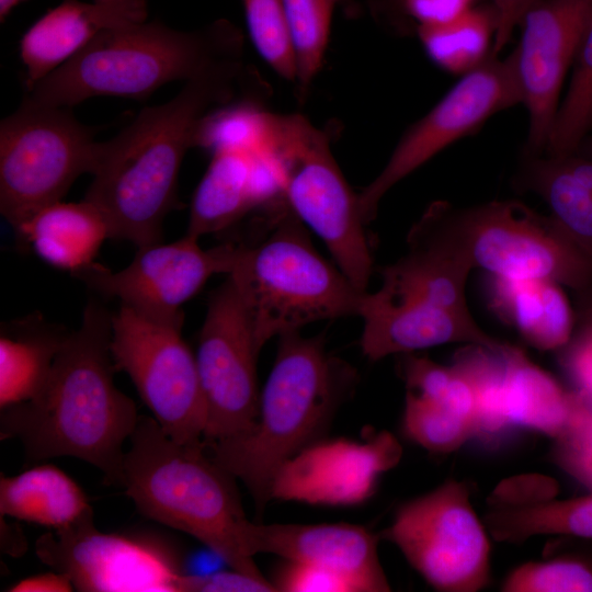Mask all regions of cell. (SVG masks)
Listing matches in <instances>:
<instances>
[{
    "label": "cell",
    "instance_id": "44",
    "mask_svg": "<svg viewBox=\"0 0 592 592\" xmlns=\"http://www.w3.org/2000/svg\"><path fill=\"white\" fill-rule=\"evenodd\" d=\"M75 589L70 578L60 571L32 576L14 583L11 592H69Z\"/></svg>",
    "mask_w": 592,
    "mask_h": 592
},
{
    "label": "cell",
    "instance_id": "33",
    "mask_svg": "<svg viewBox=\"0 0 592 592\" xmlns=\"http://www.w3.org/2000/svg\"><path fill=\"white\" fill-rule=\"evenodd\" d=\"M269 112L265 104L238 101L221 106L203 122L196 147L212 151H254L263 147Z\"/></svg>",
    "mask_w": 592,
    "mask_h": 592
},
{
    "label": "cell",
    "instance_id": "21",
    "mask_svg": "<svg viewBox=\"0 0 592 592\" xmlns=\"http://www.w3.org/2000/svg\"><path fill=\"white\" fill-rule=\"evenodd\" d=\"M146 0H64L22 36L25 91L84 48L103 31L146 21Z\"/></svg>",
    "mask_w": 592,
    "mask_h": 592
},
{
    "label": "cell",
    "instance_id": "47",
    "mask_svg": "<svg viewBox=\"0 0 592 592\" xmlns=\"http://www.w3.org/2000/svg\"><path fill=\"white\" fill-rule=\"evenodd\" d=\"M587 305L589 306H587L584 311L583 326L592 328V299L587 301Z\"/></svg>",
    "mask_w": 592,
    "mask_h": 592
},
{
    "label": "cell",
    "instance_id": "40",
    "mask_svg": "<svg viewBox=\"0 0 592 592\" xmlns=\"http://www.w3.org/2000/svg\"><path fill=\"white\" fill-rule=\"evenodd\" d=\"M178 591L185 592H273L275 585L266 579H257L243 572L219 571L203 574H182Z\"/></svg>",
    "mask_w": 592,
    "mask_h": 592
},
{
    "label": "cell",
    "instance_id": "20",
    "mask_svg": "<svg viewBox=\"0 0 592 592\" xmlns=\"http://www.w3.org/2000/svg\"><path fill=\"white\" fill-rule=\"evenodd\" d=\"M283 200L278 173L264 150L216 151L193 194L186 235L200 239L223 232Z\"/></svg>",
    "mask_w": 592,
    "mask_h": 592
},
{
    "label": "cell",
    "instance_id": "2",
    "mask_svg": "<svg viewBox=\"0 0 592 592\" xmlns=\"http://www.w3.org/2000/svg\"><path fill=\"white\" fill-rule=\"evenodd\" d=\"M112 314L90 301L68 332L49 377L33 399L1 409L0 436L22 444L29 460L75 457L122 483L124 444L140 414L114 383Z\"/></svg>",
    "mask_w": 592,
    "mask_h": 592
},
{
    "label": "cell",
    "instance_id": "36",
    "mask_svg": "<svg viewBox=\"0 0 592 592\" xmlns=\"http://www.w3.org/2000/svg\"><path fill=\"white\" fill-rule=\"evenodd\" d=\"M402 375L408 390L442 402L475 423V394L467 378L456 367L442 366L429 358L411 355L403 362Z\"/></svg>",
    "mask_w": 592,
    "mask_h": 592
},
{
    "label": "cell",
    "instance_id": "32",
    "mask_svg": "<svg viewBox=\"0 0 592 592\" xmlns=\"http://www.w3.org/2000/svg\"><path fill=\"white\" fill-rule=\"evenodd\" d=\"M592 127V22L572 64L569 87L559 103L546 146L547 156L573 155Z\"/></svg>",
    "mask_w": 592,
    "mask_h": 592
},
{
    "label": "cell",
    "instance_id": "24",
    "mask_svg": "<svg viewBox=\"0 0 592 592\" xmlns=\"http://www.w3.org/2000/svg\"><path fill=\"white\" fill-rule=\"evenodd\" d=\"M502 354V401L510 426H523L555 440L571 422L578 394L567 391L519 348L506 344Z\"/></svg>",
    "mask_w": 592,
    "mask_h": 592
},
{
    "label": "cell",
    "instance_id": "18",
    "mask_svg": "<svg viewBox=\"0 0 592 592\" xmlns=\"http://www.w3.org/2000/svg\"><path fill=\"white\" fill-rule=\"evenodd\" d=\"M249 553L319 567L348 579L356 591L385 592L390 585L377 554V536L351 524H260L248 528Z\"/></svg>",
    "mask_w": 592,
    "mask_h": 592
},
{
    "label": "cell",
    "instance_id": "5",
    "mask_svg": "<svg viewBox=\"0 0 592 592\" xmlns=\"http://www.w3.org/2000/svg\"><path fill=\"white\" fill-rule=\"evenodd\" d=\"M129 443L121 486L137 510L195 537L231 569L264 580L248 550L251 521L235 477L210 457L203 441L179 443L153 418L140 414Z\"/></svg>",
    "mask_w": 592,
    "mask_h": 592
},
{
    "label": "cell",
    "instance_id": "43",
    "mask_svg": "<svg viewBox=\"0 0 592 592\" xmlns=\"http://www.w3.org/2000/svg\"><path fill=\"white\" fill-rule=\"evenodd\" d=\"M539 0H492L496 34L491 55L497 56L511 39L526 11Z\"/></svg>",
    "mask_w": 592,
    "mask_h": 592
},
{
    "label": "cell",
    "instance_id": "38",
    "mask_svg": "<svg viewBox=\"0 0 592 592\" xmlns=\"http://www.w3.org/2000/svg\"><path fill=\"white\" fill-rule=\"evenodd\" d=\"M554 457L568 475L592 489V405L579 394L571 422L555 439Z\"/></svg>",
    "mask_w": 592,
    "mask_h": 592
},
{
    "label": "cell",
    "instance_id": "23",
    "mask_svg": "<svg viewBox=\"0 0 592 592\" xmlns=\"http://www.w3.org/2000/svg\"><path fill=\"white\" fill-rule=\"evenodd\" d=\"M45 262L76 274L92 263L110 230L101 212L84 198L38 210L16 232Z\"/></svg>",
    "mask_w": 592,
    "mask_h": 592
},
{
    "label": "cell",
    "instance_id": "30",
    "mask_svg": "<svg viewBox=\"0 0 592 592\" xmlns=\"http://www.w3.org/2000/svg\"><path fill=\"white\" fill-rule=\"evenodd\" d=\"M293 46L300 100L308 94L328 48L332 16L342 0H282Z\"/></svg>",
    "mask_w": 592,
    "mask_h": 592
},
{
    "label": "cell",
    "instance_id": "39",
    "mask_svg": "<svg viewBox=\"0 0 592 592\" xmlns=\"http://www.w3.org/2000/svg\"><path fill=\"white\" fill-rule=\"evenodd\" d=\"M277 591L287 592H344L356 591L355 587L344 577L310 565L291 562L280 571L277 583H274Z\"/></svg>",
    "mask_w": 592,
    "mask_h": 592
},
{
    "label": "cell",
    "instance_id": "7",
    "mask_svg": "<svg viewBox=\"0 0 592 592\" xmlns=\"http://www.w3.org/2000/svg\"><path fill=\"white\" fill-rule=\"evenodd\" d=\"M453 255L504 280H544L580 294L592 289V257L550 216L519 201L455 208L432 203L417 221Z\"/></svg>",
    "mask_w": 592,
    "mask_h": 592
},
{
    "label": "cell",
    "instance_id": "28",
    "mask_svg": "<svg viewBox=\"0 0 592 592\" xmlns=\"http://www.w3.org/2000/svg\"><path fill=\"white\" fill-rule=\"evenodd\" d=\"M428 57L440 68L465 75L491 56L496 14L490 8L471 7L444 23L417 27Z\"/></svg>",
    "mask_w": 592,
    "mask_h": 592
},
{
    "label": "cell",
    "instance_id": "34",
    "mask_svg": "<svg viewBox=\"0 0 592 592\" xmlns=\"http://www.w3.org/2000/svg\"><path fill=\"white\" fill-rule=\"evenodd\" d=\"M403 428L412 441L436 453L453 452L474 437L471 421L411 390H407Z\"/></svg>",
    "mask_w": 592,
    "mask_h": 592
},
{
    "label": "cell",
    "instance_id": "11",
    "mask_svg": "<svg viewBox=\"0 0 592 592\" xmlns=\"http://www.w3.org/2000/svg\"><path fill=\"white\" fill-rule=\"evenodd\" d=\"M385 537L435 590L476 592L490 578V542L463 482L405 503Z\"/></svg>",
    "mask_w": 592,
    "mask_h": 592
},
{
    "label": "cell",
    "instance_id": "14",
    "mask_svg": "<svg viewBox=\"0 0 592 592\" xmlns=\"http://www.w3.org/2000/svg\"><path fill=\"white\" fill-rule=\"evenodd\" d=\"M38 558L78 591H178L183 572L163 546L99 532L93 509L70 526L42 535Z\"/></svg>",
    "mask_w": 592,
    "mask_h": 592
},
{
    "label": "cell",
    "instance_id": "4",
    "mask_svg": "<svg viewBox=\"0 0 592 592\" xmlns=\"http://www.w3.org/2000/svg\"><path fill=\"white\" fill-rule=\"evenodd\" d=\"M278 340L254 425L232 437L203 442L210 457L244 483L259 512L272 499L278 470L307 447L355 382L354 369L326 350L321 335L296 331Z\"/></svg>",
    "mask_w": 592,
    "mask_h": 592
},
{
    "label": "cell",
    "instance_id": "17",
    "mask_svg": "<svg viewBox=\"0 0 592 592\" xmlns=\"http://www.w3.org/2000/svg\"><path fill=\"white\" fill-rule=\"evenodd\" d=\"M402 449L383 431L366 443L334 440L307 446L275 476L272 498L323 504H354L367 499L377 478L396 466Z\"/></svg>",
    "mask_w": 592,
    "mask_h": 592
},
{
    "label": "cell",
    "instance_id": "16",
    "mask_svg": "<svg viewBox=\"0 0 592 592\" xmlns=\"http://www.w3.org/2000/svg\"><path fill=\"white\" fill-rule=\"evenodd\" d=\"M591 22L592 0H539L521 20L513 50L528 112V155L546 149L565 78Z\"/></svg>",
    "mask_w": 592,
    "mask_h": 592
},
{
    "label": "cell",
    "instance_id": "9",
    "mask_svg": "<svg viewBox=\"0 0 592 592\" xmlns=\"http://www.w3.org/2000/svg\"><path fill=\"white\" fill-rule=\"evenodd\" d=\"M70 110L21 102L1 121L0 210L15 232L93 171L101 143Z\"/></svg>",
    "mask_w": 592,
    "mask_h": 592
},
{
    "label": "cell",
    "instance_id": "27",
    "mask_svg": "<svg viewBox=\"0 0 592 592\" xmlns=\"http://www.w3.org/2000/svg\"><path fill=\"white\" fill-rule=\"evenodd\" d=\"M516 184L539 196L556 223L592 257V191L566 168L560 157L528 155Z\"/></svg>",
    "mask_w": 592,
    "mask_h": 592
},
{
    "label": "cell",
    "instance_id": "41",
    "mask_svg": "<svg viewBox=\"0 0 592 592\" xmlns=\"http://www.w3.org/2000/svg\"><path fill=\"white\" fill-rule=\"evenodd\" d=\"M561 363L577 392L592 405V328L582 326L577 335L562 348Z\"/></svg>",
    "mask_w": 592,
    "mask_h": 592
},
{
    "label": "cell",
    "instance_id": "13",
    "mask_svg": "<svg viewBox=\"0 0 592 592\" xmlns=\"http://www.w3.org/2000/svg\"><path fill=\"white\" fill-rule=\"evenodd\" d=\"M259 354L246 309L227 276L209 295L195 353L207 413L204 443L246 433L254 425Z\"/></svg>",
    "mask_w": 592,
    "mask_h": 592
},
{
    "label": "cell",
    "instance_id": "48",
    "mask_svg": "<svg viewBox=\"0 0 592 592\" xmlns=\"http://www.w3.org/2000/svg\"><path fill=\"white\" fill-rule=\"evenodd\" d=\"M580 156L592 159V140L588 145L582 147V153Z\"/></svg>",
    "mask_w": 592,
    "mask_h": 592
},
{
    "label": "cell",
    "instance_id": "19",
    "mask_svg": "<svg viewBox=\"0 0 592 592\" xmlns=\"http://www.w3.org/2000/svg\"><path fill=\"white\" fill-rule=\"evenodd\" d=\"M357 316L363 320L361 348L371 361L436 345L463 342L499 349L504 343L487 334L470 311L406 298L363 294Z\"/></svg>",
    "mask_w": 592,
    "mask_h": 592
},
{
    "label": "cell",
    "instance_id": "26",
    "mask_svg": "<svg viewBox=\"0 0 592 592\" xmlns=\"http://www.w3.org/2000/svg\"><path fill=\"white\" fill-rule=\"evenodd\" d=\"M68 332L30 317L0 337V407L33 399L45 386Z\"/></svg>",
    "mask_w": 592,
    "mask_h": 592
},
{
    "label": "cell",
    "instance_id": "35",
    "mask_svg": "<svg viewBox=\"0 0 592 592\" xmlns=\"http://www.w3.org/2000/svg\"><path fill=\"white\" fill-rule=\"evenodd\" d=\"M250 38L261 58L295 83L296 65L282 0H242Z\"/></svg>",
    "mask_w": 592,
    "mask_h": 592
},
{
    "label": "cell",
    "instance_id": "31",
    "mask_svg": "<svg viewBox=\"0 0 592 592\" xmlns=\"http://www.w3.org/2000/svg\"><path fill=\"white\" fill-rule=\"evenodd\" d=\"M491 349L479 344H467L456 353V367L473 387L476 400L474 436L486 442L499 437L510 426L502 401L503 349Z\"/></svg>",
    "mask_w": 592,
    "mask_h": 592
},
{
    "label": "cell",
    "instance_id": "22",
    "mask_svg": "<svg viewBox=\"0 0 592 592\" xmlns=\"http://www.w3.org/2000/svg\"><path fill=\"white\" fill-rule=\"evenodd\" d=\"M488 294L497 315L535 349L560 351L571 340L573 311L560 284L491 276Z\"/></svg>",
    "mask_w": 592,
    "mask_h": 592
},
{
    "label": "cell",
    "instance_id": "6",
    "mask_svg": "<svg viewBox=\"0 0 592 592\" xmlns=\"http://www.w3.org/2000/svg\"><path fill=\"white\" fill-rule=\"evenodd\" d=\"M227 276L246 309L259 352L273 338L307 325L357 316L364 294L318 252L307 227L286 203L273 210L266 234L237 243Z\"/></svg>",
    "mask_w": 592,
    "mask_h": 592
},
{
    "label": "cell",
    "instance_id": "15",
    "mask_svg": "<svg viewBox=\"0 0 592 592\" xmlns=\"http://www.w3.org/2000/svg\"><path fill=\"white\" fill-rule=\"evenodd\" d=\"M200 239H181L138 248L133 261L119 271L92 263L73 274L91 289L143 314L159 318L183 316L182 306L216 274H229L237 243L203 249Z\"/></svg>",
    "mask_w": 592,
    "mask_h": 592
},
{
    "label": "cell",
    "instance_id": "1",
    "mask_svg": "<svg viewBox=\"0 0 592 592\" xmlns=\"http://www.w3.org/2000/svg\"><path fill=\"white\" fill-rule=\"evenodd\" d=\"M271 89L243 57L221 61L184 82L168 102L143 109L115 137L101 141L84 200L103 215L110 238L143 248L162 241L163 221L179 206L178 180L204 119L238 101L266 103Z\"/></svg>",
    "mask_w": 592,
    "mask_h": 592
},
{
    "label": "cell",
    "instance_id": "29",
    "mask_svg": "<svg viewBox=\"0 0 592 592\" xmlns=\"http://www.w3.org/2000/svg\"><path fill=\"white\" fill-rule=\"evenodd\" d=\"M486 522L500 542L522 543L537 535L592 538V493L560 501L498 506L486 516Z\"/></svg>",
    "mask_w": 592,
    "mask_h": 592
},
{
    "label": "cell",
    "instance_id": "8",
    "mask_svg": "<svg viewBox=\"0 0 592 592\" xmlns=\"http://www.w3.org/2000/svg\"><path fill=\"white\" fill-rule=\"evenodd\" d=\"M262 149L275 166L288 208L322 240L353 285L367 292L373 258L366 223L329 136L300 114L269 112Z\"/></svg>",
    "mask_w": 592,
    "mask_h": 592
},
{
    "label": "cell",
    "instance_id": "42",
    "mask_svg": "<svg viewBox=\"0 0 592 592\" xmlns=\"http://www.w3.org/2000/svg\"><path fill=\"white\" fill-rule=\"evenodd\" d=\"M421 25L444 23L473 7V0H385Z\"/></svg>",
    "mask_w": 592,
    "mask_h": 592
},
{
    "label": "cell",
    "instance_id": "45",
    "mask_svg": "<svg viewBox=\"0 0 592 592\" xmlns=\"http://www.w3.org/2000/svg\"><path fill=\"white\" fill-rule=\"evenodd\" d=\"M566 168L592 191V159L578 153L560 157Z\"/></svg>",
    "mask_w": 592,
    "mask_h": 592
},
{
    "label": "cell",
    "instance_id": "46",
    "mask_svg": "<svg viewBox=\"0 0 592 592\" xmlns=\"http://www.w3.org/2000/svg\"><path fill=\"white\" fill-rule=\"evenodd\" d=\"M25 0H0V21L3 22L13 8Z\"/></svg>",
    "mask_w": 592,
    "mask_h": 592
},
{
    "label": "cell",
    "instance_id": "37",
    "mask_svg": "<svg viewBox=\"0 0 592 592\" xmlns=\"http://www.w3.org/2000/svg\"><path fill=\"white\" fill-rule=\"evenodd\" d=\"M505 592H592V562L565 557L527 562L504 580Z\"/></svg>",
    "mask_w": 592,
    "mask_h": 592
},
{
    "label": "cell",
    "instance_id": "25",
    "mask_svg": "<svg viewBox=\"0 0 592 592\" xmlns=\"http://www.w3.org/2000/svg\"><path fill=\"white\" fill-rule=\"evenodd\" d=\"M91 509L82 489L53 465L0 479V513L53 531L66 528Z\"/></svg>",
    "mask_w": 592,
    "mask_h": 592
},
{
    "label": "cell",
    "instance_id": "3",
    "mask_svg": "<svg viewBox=\"0 0 592 592\" xmlns=\"http://www.w3.org/2000/svg\"><path fill=\"white\" fill-rule=\"evenodd\" d=\"M243 43L240 29L226 19L193 31L147 20L116 26L25 91L22 102L72 107L100 95L145 101L167 83L243 57Z\"/></svg>",
    "mask_w": 592,
    "mask_h": 592
},
{
    "label": "cell",
    "instance_id": "10",
    "mask_svg": "<svg viewBox=\"0 0 592 592\" xmlns=\"http://www.w3.org/2000/svg\"><path fill=\"white\" fill-rule=\"evenodd\" d=\"M182 325L183 316L152 317L121 304L112 314L111 353L116 371L129 376L163 432L179 443L198 444L206 405Z\"/></svg>",
    "mask_w": 592,
    "mask_h": 592
},
{
    "label": "cell",
    "instance_id": "49",
    "mask_svg": "<svg viewBox=\"0 0 592 592\" xmlns=\"http://www.w3.org/2000/svg\"><path fill=\"white\" fill-rule=\"evenodd\" d=\"M356 0H342L341 5H344L346 9H350L355 5Z\"/></svg>",
    "mask_w": 592,
    "mask_h": 592
},
{
    "label": "cell",
    "instance_id": "12",
    "mask_svg": "<svg viewBox=\"0 0 592 592\" xmlns=\"http://www.w3.org/2000/svg\"><path fill=\"white\" fill-rule=\"evenodd\" d=\"M523 102L515 53L491 55L459 81L420 119L408 127L379 173L358 193L366 224L384 196L400 181L494 114Z\"/></svg>",
    "mask_w": 592,
    "mask_h": 592
}]
</instances>
